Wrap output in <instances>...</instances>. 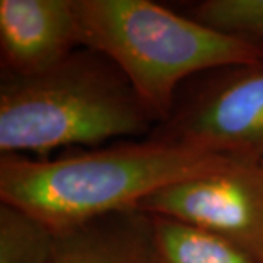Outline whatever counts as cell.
Segmentation results:
<instances>
[{
  "instance_id": "cell-1",
  "label": "cell",
  "mask_w": 263,
  "mask_h": 263,
  "mask_svg": "<svg viewBox=\"0 0 263 263\" xmlns=\"http://www.w3.org/2000/svg\"><path fill=\"white\" fill-rule=\"evenodd\" d=\"M240 158L154 139L62 158L2 155L0 199L60 233L103 216L136 211L160 189L231 167Z\"/></svg>"
},
{
  "instance_id": "cell-2",
  "label": "cell",
  "mask_w": 263,
  "mask_h": 263,
  "mask_svg": "<svg viewBox=\"0 0 263 263\" xmlns=\"http://www.w3.org/2000/svg\"><path fill=\"white\" fill-rule=\"evenodd\" d=\"M158 120L107 57L78 48L47 72L2 73L0 152L47 158L63 146H94L152 133Z\"/></svg>"
},
{
  "instance_id": "cell-3",
  "label": "cell",
  "mask_w": 263,
  "mask_h": 263,
  "mask_svg": "<svg viewBox=\"0 0 263 263\" xmlns=\"http://www.w3.org/2000/svg\"><path fill=\"white\" fill-rule=\"evenodd\" d=\"M79 46L107 57L127 78L158 124L184 79L256 63V48L149 0H75Z\"/></svg>"
},
{
  "instance_id": "cell-4",
  "label": "cell",
  "mask_w": 263,
  "mask_h": 263,
  "mask_svg": "<svg viewBox=\"0 0 263 263\" xmlns=\"http://www.w3.org/2000/svg\"><path fill=\"white\" fill-rule=\"evenodd\" d=\"M209 73L149 139L263 162V59Z\"/></svg>"
},
{
  "instance_id": "cell-5",
  "label": "cell",
  "mask_w": 263,
  "mask_h": 263,
  "mask_svg": "<svg viewBox=\"0 0 263 263\" xmlns=\"http://www.w3.org/2000/svg\"><path fill=\"white\" fill-rule=\"evenodd\" d=\"M136 211L216 235L263 263V162L240 160L180 180L145 197Z\"/></svg>"
},
{
  "instance_id": "cell-6",
  "label": "cell",
  "mask_w": 263,
  "mask_h": 263,
  "mask_svg": "<svg viewBox=\"0 0 263 263\" xmlns=\"http://www.w3.org/2000/svg\"><path fill=\"white\" fill-rule=\"evenodd\" d=\"M78 48L75 0H0L3 73L47 72Z\"/></svg>"
},
{
  "instance_id": "cell-7",
  "label": "cell",
  "mask_w": 263,
  "mask_h": 263,
  "mask_svg": "<svg viewBox=\"0 0 263 263\" xmlns=\"http://www.w3.org/2000/svg\"><path fill=\"white\" fill-rule=\"evenodd\" d=\"M56 235V263H155L148 215L139 211L103 216Z\"/></svg>"
},
{
  "instance_id": "cell-8",
  "label": "cell",
  "mask_w": 263,
  "mask_h": 263,
  "mask_svg": "<svg viewBox=\"0 0 263 263\" xmlns=\"http://www.w3.org/2000/svg\"><path fill=\"white\" fill-rule=\"evenodd\" d=\"M155 263H260L226 240L173 219L148 215Z\"/></svg>"
},
{
  "instance_id": "cell-9",
  "label": "cell",
  "mask_w": 263,
  "mask_h": 263,
  "mask_svg": "<svg viewBox=\"0 0 263 263\" xmlns=\"http://www.w3.org/2000/svg\"><path fill=\"white\" fill-rule=\"evenodd\" d=\"M56 231L10 203L0 205V263H56Z\"/></svg>"
},
{
  "instance_id": "cell-10",
  "label": "cell",
  "mask_w": 263,
  "mask_h": 263,
  "mask_svg": "<svg viewBox=\"0 0 263 263\" xmlns=\"http://www.w3.org/2000/svg\"><path fill=\"white\" fill-rule=\"evenodd\" d=\"M190 18L263 56V0H205L192 9Z\"/></svg>"
}]
</instances>
